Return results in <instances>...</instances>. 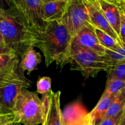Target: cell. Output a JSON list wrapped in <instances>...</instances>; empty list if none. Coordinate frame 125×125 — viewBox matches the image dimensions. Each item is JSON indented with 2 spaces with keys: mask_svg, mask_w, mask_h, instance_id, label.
Here are the masks:
<instances>
[{
  "mask_svg": "<svg viewBox=\"0 0 125 125\" xmlns=\"http://www.w3.org/2000/svg\"><path fill=\"white\" fill-rule=\"evenodd\" d=\"M73 38L61 20L45 22L34 33L33 47L40 50L48 67L53 62L60 67L68 63Z\"/></svg>",
  "mask_w": 125,
  "mask_h": 125,
  "instance_id": "obj_1",
  "label": "cell"
},
{
  "mask_svg": "<svg viewBox=\"0 0 125 125\" xmlns=\"http://www.w3.org/2000/svg\"><path fill=\"white\" fill-rule=\"evenodd\" d=\"M0 32L5 45L13 49L18 57L32 46L34 34L13 7L0 9Z\"/></svg>",
  "mask_w": 125,
  "mask_h": 125,
  "instance_id": "obj_2",
  "label": "cell"
},
{
  "mask_svg": "<svg viewBox=\"0 0 125 125\" xmlns=\"http://www.w3.org/2000/svg\"><path fill=\"white\" fill-rule=\"evenodd\" d=\"M48 104V95L40 100L38 94L27 89H21L14 107V123L24 125H39L44 122Z\"/></svg>",
  "mask_w": 125,
  "mask_h": 125,
  "instance_id": "obj_3",
  "label": "cell"
},
{
  "mask_svg": "<svg viewBox=\"0 0 125 125\" xmlns=\"http://www.w3.org/2000/svg\"><path fill=\"white\" fill-rule=\"evenodd\" d=\"M68 63L72 70L79 71L85 78H95L102 71L107 73L112 68L105 56L80 46H72Z\"/></svg>",
  "mask_w": 125,
  "mask_h": 125,
  "instance_id": "obj_4",
  "label": "cell"
},
{
  "mask_svg": "<svg viewBox=\"0 0 125 125\" xmlns=\"http://www.w3.org/2000/svg\"><path fill=\"white\" fill-rule=\"evenodd\" d=\"M31 81L23 76L18 80L0 87V125L14 122L13 107L21 89L30 87Z\"/></svg>",
  "mask_w": 125,
  "mask_h": 125,
  "instance_id": "obj_5",
  "label": "cell"
},
{
  "mask_svg": "<svg viewBox=\"0 0 125 125\" xmlns=\"http://www.w3.org/2000/svg\"><path fill=\"white\" fill-rule=\"evenodd\" d=\"M7 2L9 7H13L19 12L34 34L43 26V0H7Z\"/></svg>",
  "mask_w": 125,
  "mask_h": 125,
  "instance_id": "obj_6",
  "label": "cell"
},
{
  "mask_svg": "<svg viewBox=\"0 0 125 125\" xmlns=\"http://www.w3.org/2000/svg\"><path fill=\"white\" fill-rule=\"evenodd\" d=\"M62 21L73 38L85 27L93 26L87 10L82 0H72Z\"/></svg>",
  "mask_w": 125,
  "mask_h": 125,
  "instance_id": "obj_7",
  "label": "cell"
},
{
  "mask_svg": "<svg viewBox=\"0 0 125 125\" xmlns=\"http://www.w3.org/2000/svg\"><path fill=\"white\" fill-rule=\"evenodd\" d=\"M82 1L87 10L92 25L95 29L102 31L122 44L118 35L110 25L96 1L95 0H82Z\"/></svg>",
  "mask_w": 125,
  "mask_h": 125,
  "instance_id": "obj_8",
  "label": "cell"
},
{
  "mask_svg": "<svg viewBox=\"0 0 125 125\" xmlns=\"http://www.w3.org/2000/svg\"><path fill=\"white\" fill-rule=\"evenodd\" d=\"M72 46L92 50L101 56L106 55V49L100 43L94 26L85 27L81 29L73 38Z\"/></svg>",
  "mask_w": 125,
  "mask_h": 125,
  "instance_id": "obj_9",
  "label": "cell"
},
{
  "mask_svg": "<svg viewBox=\"0 0 125 125\" xmlns=\"http://www.w3.org/2000/svg\"><path fill=\"white\" fill-rule=\"evenodd\" d=\"M61 91L51 90L44 122L42 125H63V112L61 106Z\"/></svg>",
  "mask_w": 125,
  "mask_h": 125,
  "instance_id": "obj_10",
  "label": "cell"
},
{
  "mask_svg": "<svg viewBox=\"0 0 125 125\" xmlns=\"http://www.w3.org/2000/svg\"><path fill=\"white\" fill-rule=\"evenodd\" d=\"M63 118L67 125H89L94 120L90 112L88 113L81 104L77 103L65 109Z\"/></svg>",
  "mask_w": 125,
  "mask_h": 125,
  "instance_id": "obj_11",
  "label": "cell"
},
{
  "mask_svg": "<svg viewBox=\"0 0 125 125\" xmlns=\"http://www.w3.org/2000/svg\"><path fill=\"white\" fill-rule=\"evenodd\" d=\"M72 0H56L44 2L42 6L43 21L50 22L61 20L66 14Z\"/></svg>",
  "mask_w": 125,
  "mask_h": 125,
  "instance_id": "obj_12",
  "label": "cell"
},
{
  "mask_svg": "<svg viewBox=\"0 0 125 125\" xmlns=\"http://www.w3.org/2000/svg\"><path fill=\"white\" fill-rule=\"evenodd\" d=\"M105 17L118 35L120 40V13L117 0H95ZM121 42V41H120Z\"/></svg>",
  "mask_w": 125,
  "mask_h": 125,
  "instance_id": "obj_13",
  "label": "cell"
},
{
  "mask_svg": "<svg viewBox=\"0 0 125 125\" xmlns=\"http://www.w3.org/2000/svg\"><path fill=\"white\" fill-rule=\"evenodd\" d=\"M19 67L24 73L25 71L28 74H31L32 71L37 70V67L42 62V56L39 52H37L34 47L31 46L26 50L20 56Z\"/></svg>",
  "mask_w": 125,
  "mask_h": 125,
  "instance_id": "obj_14",
  "label": "cell"
},
{
  "mask_svg": "<svg viewBox=\"0 0 125 125\" xmlns=\"http://www.w3.org/2000/svg\"><path fill=\"white\" fill-rule=\"evenodd\" d=\"M117 94L109 95H101V98L98 102L97 104L90 112L92 118L96 125H98L101 121L103 120Z\"/></svg>",
  "mask_w": 125,
  "mask_h": 125,
  "instance_id": "obj_15",
  "label": "cell"
},
{
  "mask_svg": "<svg viewBox=\"0 0 125 125\" xmlns=\"http://www.w3.org/2000/svg\"><path fill=\"white\" fill-rule=\"evenodd\" d=\"M19 64L18 58L9 67L0 69V87L15 81L24 76V73L20 69Z\"/></svg>",
  "mask_w": 125,
  "mask_h": 125,
  "instance_id": "obj_16",
  "label": "cell"
},
{
  "mask_svg": "<svg viewBox=\"0 0 125 125\" xmlns=\"http://www.w3.org/2000/svg\"><path fill=\"white\" fill-rule=\"evenodd\" d=\"M125 109V88L117 94L115 98L107 111L104 119L115 117L123 112Z\"/></svg>",
  "mask_w": 125,
  "mask_h": 125,
  "instance_id": "obj_17",
  "label": "cell"
},
{
  "mask_svg": "<svg viewBox=\"0 0 125 125\" xmlns=\"http://www.w3.org/2000/svg\"><path fill=\"white\" fill-rule=\"evenodd\" d=\"M95 32L101 45L107 50H115L123 46L118 40H115L102 31L95 29Z\"/></svg>",
  "mask_w": 125,
  "mask_h": 125,
  "instance_id": "obj_18",
  "label": "cell"
},
{
  "mask_svg": "<svg viewBox=\"0 0 125 125\" xmlns=\"http://www.w3.org/2000/svg\"><path fill=\"white\" fill-rule=\"evenodd\" d=\"M105 57L111 63V67L125 63V46H123L115 50L106 49Z\"/></svg>",
  "mask_w": 125,
  "mask_h": 125,
  "instance_id": "obj_19",
  "label": "cell"
},
{
  "mask_svg": "<svg viewBox=\"0 0 125 125\" xmlns=\"http://www.w3.org/2000/svg\"><path fill=\"white\" fill-rule=\"evenodd\" d=\"M125 88V81L120 79L107 80L106 87L102 95H109L115 94Z\"/></svg>",
  "mask_w": 125,
  "mask_h": 125,
  "instance_id": "obj_20",
  "label": "cell"
},
{
  "mask_svg": "<svg viewBox=\"0 0 125 125\" xmlns=\"http://www.w3.org/2000/svg\"><path fill=\"white\" fill-rule=\"evenodd\" d=\"M51 90V79L50 77H42L37 81L36 92L42 95V97L48 95Z\"/></svg>",
  "mask_w": 125,
  "mask_h": 125,
  "instance_id": "obj_21",
  "label": "cell"
},
{
  "mask_svg": "<svg viewBox=\"0 0 125 125\" xmlns=\"http://www.w3.org/2000/svg\"><path fill=\"white\" fill-rule=\"evenodd\" d=\"M107 80L120 79L125 81V63L112 67L107 72Z\"/></svg>",
  "mask_w": 125,
  "mask_h": 125,
  "instance_id": "obj_22",
  "label": "cell"
},
{
  "mask_svg": "<svg viewBox=\"0 0 125 125\" xmlns=\"http://www.w3.org/2000/svg\"><path fill=\"white\" fill-rule=\"evenodd\" d=\"M118 1V7L120 13V39L123 46H125V7L122 0Z\"/></svg>",
  "mask_w": 125,
  "mask_h": 125,
  "instance_id": "obj_23",
  "label": "cell"
},
{
  "mask_svg": "<svg viewBox=\"0 0 125 125\" xmlns=\"http://www.w3.org/2000/svg\"><path fill=\"white\" fill-rule=\"evenodd\" d=\"M19 57L15 52L1 54H0V69L9 67Z\"/></svg>",
  "mask_w": 125,
  "mask_h": 125,
  "instance_id": "obj_24",
  "label": "cell"
},
{
  "mask_svg": "<svg viewBox=\"0 0 125 125\" xmlns=\"http://www.w3.org/2000/svg\"><path fill=\"white\" fill-rule=\"evenodd\" d=\"M125 110V109L123 112H122L115 117L103 120L99 123L98 125H120L124 115Z\"/></svg>",
  "mask_w": 125,
  "mask_h": 125,
  "instance_id": "obj_25",
  "label": "cell"
},
{
  "mask_svg": "<svg viewBox=\"0 0 125 125\" xmlns=\"http://www.w3.org/2000/svg\"><path fill=\"white\" fill-rule=\"evenodd\" d=\"M11 52H15V51L13 49L8 47L6 45H0V54H1L11 53Z\"/></svg>",
  "mask_w": 125,
  "mask_h": 125,
  "instance_id": "obj_26",
  "label": "cell"
},
{
  "mask_svg": "<svg viewBox=\"0 0 125 125\" xmlns=\"http://www.w3.org/2000/svg\"><path fill=\"white\" fill-rule=\"evenodd\" d=\"M9 8L7 0H0V9Z\"/></svg>",
  "mask_w": 125,
  "mask_h": 125,
  "instance_id": "obj_27",
  "label": "cell"
},
{
  "mask_svg": "<svg viewBox=\"0 0 125 125\" xmlns=\"http://www.w3.org/2000/svg\"><path fill=\"white\" fill-rule=\"evenodd\" d=\"M0 45H5L4 40V39H3V37H2V35H1V32H0Z\"/></svg>",
  "mask_w": 125,
  "mask_h": 125,
  "instance_id": "obj_28",
  "label": "cell"
},
{
  "mask_svg": "<svg viewBox=\"0 0 125 125\" xmlns=\"http://www.w3.org/2000/svg\"><path fill=\"white\" fill-rule=\"evenodd\" d=\"M120 125H125V113H124V115H123V119H122V122H121Z\"/></svg>",
  "mask_w": 125,
  "mask_h": 125,
  "instance_id": "obj_29",
  "label": "cell"
},
{
  "mask_svg": "<svg viewBox=\"0 0 125 125\" xmlns=\"http://www.w3.org/2000/svg\"><path fill=\"white\" fill-rule=\"evenodd\" d=\"M20 124H18V123H14V122H10V123H6V124L4 125H20Z\"/></svg>",
  "mask_w": 125,
  "mask_h": 125,
  "instance_id": "obj_30",
  "label": "cell"
},
{
  "mask_svg": "<svg viewBox=\"0 0 125 125\" xmlns=\"http://www.w3.org/2000/svg\"><path fill=\"white\" fill-rule=\"evenodd\" d=\"M54 1H56V0H43V1L44 2H49Z\"/></svg>",
  "mask_w": 125,
  "mask_h": 125,
  "instance_id": "obj_31",
  "label": "cell"
},
{
  "mask_svg": "<svg viewBox=\"0 0 125 125\" xmlns=\"http://www.w3.org/2000/svg\"><path fill=\"white\" fill-rule=\"evenodd\" d=\"M89 125H96V123H95V122H94V121L93 120V121H92L91 123H90Z\"/></svg>",
  "mask_w": 125,
  "mask_h": 125,
  "instance_id": "obj_32",
  "label": "cell"
},
{
  "mask_svg": "<svg viewBox=\"0 0 125 125\" xmlns=\"http://www.w3.org/2000/svg\"><path fill=\"white\" fill-rule=\"evenodd\" d=\"M122 1H123V4H124V6H125V0H122Z\"/></svg>",
  "mask_w": 125,
  "mask_h": 125,
  "instance_id": "obj_33",
  "label": "cell"
},
{
  "mask_svg": "<svg viewBox=\"0 0 125 125\" xmlns=\"http://www.w3.org/2000/svg\"><path fill=\"white\" fill-rule=\"evenodd\" d=\"M63 125H67L65 123H64V122H63Z\"/></svg>",
  "mask_w": 125,
  "mask_h": 125,
  "instance_id": "obj_34",
  "label": "cell"
}]
</instances>
